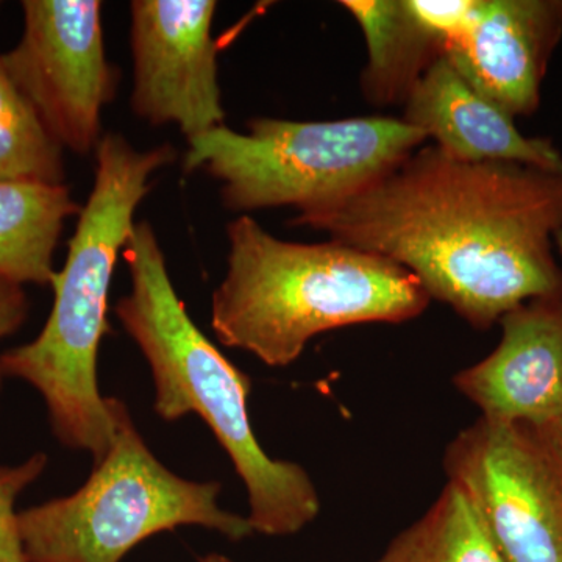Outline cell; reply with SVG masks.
Returning a JSON list of instances; mask_svg holds the SVG:
<instances>
[{
	"mask_svg": "<svg viewBox=\"0 0 562 562\" xmlns=\"http://www.w3.org/2000/svg\"><path fill=\"white\" fill-rule=\"evenodd\" d=\"M292 222L397 262L480 331L531 299L562 292L553 255L562 172L461 161L431 144Z\"/></svg>",
	"mask_w": 562,
	"mask_h": 562,
	"instance_id": "obj_1",
	"label": "cell"
},
{
	"mask_svg": "<svg viewBox=\"0 0 562 562\" xmlns=\"http://www.w3.org/2000/svg\"><path fill=\"white\" fill-rule=\"evenodd\" d=\"M94 154V184L77 216L65 266L52 281L49 319L32 342L0 355V369L32 384L46 402L58 441L87 450L98 464L109 452L124 405L102 397L98 383L99 349L111 330V280L151 177L171 165L177 151L169 144L138 150L120 133H105Z\"/></svg>",
	"mask_w": 562,
	"mask_h": 562,
	"instance_id": "obj_2",
	"label": "cell"
},
{
	"mask_svg": "<svg viewBox=\"0 0 562 562\" xmlns=\"http://www.w3.org/2000/svg\"><path fill=\"white\" fill-rule=\"evenodd\" d=\"M227 273L211 299L224 346L265 364L297 361L314 336L358 324L419 317L430 295L408 269L338 241H283L251 217L228 224Z\"/></svg>",
	"mask_w": 562,
	"mask_h": 562,
	"instance_id": "obj_3",
	"label": "cell"
},
{
	"mask_svg": "<svg viewBox=\"0 0 562 562\" xmlns=\"http://www.w3.org/2000/svg\"><path fill=\"white\" fill-rule=\"evenodd\" d=\"M132 290L116 303L117 319L138 344L155 382L162 420L198 414L228 453L246 484L255 532L292 536L316 520L321 498L312 476L291 461L273 460L255 438L247 408L251 382L203 335L180 301L149 222L133 228L122 250Z\"/></svg>",
	"mask_w": 562,
	"mask_h": 562,
	"instance_id": "obj_4",
	"label": "cell"
},
{
	"mask_svg": "<svg viewBox=\"0 0 562 562\" xmlns=\"http://www.w3.org/2000/svg\"><path fill=\"white\" fill-rule=\"evenodd\" d=\"M428 140L397 117L299 122L258 117L188 140L187 172L209 173L236 213L291 206L297 216L349 198Z\"/></svg>",
	"mask_w": 562,
	"mask_h": 562,
	"instance_id": "obj_5",
	"label": "cell"
},
{
	"mask_svg": "<svg viewBox=\"0 0 562 562\" xmlns=\"http://www.w3.org/2000/svg\"><path fill=\"white\" fill-rule=\"evenodd\" d=\"M221 484L180 479L147 449L125 405L109 452L68 497L18 514L29 562H121L161 531L199 525L232 541L254 535L247 517L217 503Z\"/></svg>",
	"mask_w": 562,
	"mask_h": 562,
	"instance_id": "obj_6",
	"label": "cell"
},
{
	"mask_svg": "<svg viewBox=\"0 0 562 562\" xmlns=\"http://www.w3.org/2000/svg\"><path fill=\"white\" fill-rule=\"evenodd\" d=\"M443 471L505 562H562V449L543 428L480 417L447 446Z\"/></svg>",
	"mask_w": 562,
	"mask_h": 562,
	"instance_id": "obj_7",
	"label": "cell"
},
{
	"mask_svg": "<svg viewBox=\"0 0 562 562\" xmlns=\"http://www.w3.org/2000/svg\"><path fill=\"white\" fill-rule=\"evenodd\" d=\"M24 32L3 68L63 149L88 155L102 139V111L116 91L105 55L102 2L25 0Z\"/></svg>",
	"mask_w": 562,
	"mask_h": 562,
	"instance_id": "obj_8",
	"label": "cell"
},
{
	"mask_svg": "<svg viewBox=\"0 0 562 562\" xmlns=\"http://www.w3.org/2000/svg\"><path fill=\"white\" fill-rule=\"evenodd\" d=\"M214 0H135L132 109L154 125L176 124L188 140L225 125Z\"/></svg>",
	"mask_w": 562,
	"mask_h": 562,
	"instance_id": "obj_9",
	"label": "cell"
},
{
	"mask_svg": "<svg viewBox=\"0 0 562 562\" xmlns=\"http://www.w3.org/2000/svg\"><path fill=\"white\" fill-rule=\"evenodd\" d=\"M490 357L458 372L453 384L482 417L546 428L562 414V292L506 313Z\"/></svg>",
	"mask_w": 562,
	"mask_h": 562,
	"instance_id": "obj_10",
	"label": "cell"
},
{
	"mask_svg": "<svg viewBox=\"0 0 562 562\" xmlns=\"http://www.w3.org/2000/svg\"><path fill=\"white\" fill-rule=\"evenodd\" d=\"M561 38L562 0H476L471 24L443 55L506 113L530 116Z\"/></svg>",
	"mask_w": 562,
	"mask_h": 562,
	"instance_id": "obj_11",
	"label": "cell"
},
{
	"mask_svg": "<svg viewBox=\"0 0 562 562\" xmlns=\"http://www.w3.org/2000/svg\"><path fill=\"white\" fill-rule=\"evenodd\" d=\"M405 106L402 120L457 160L517 162L562 172V154L552 140L525 136L512 114L476 91L446 55L414 85Z\"/></svg>",
	"mask_w": 562,
	"mask_h": 562,
	"instance_id": "obj_12",
	"label": "cell"
},
{
	"mask_svg": "<svg viewBox=\"0 0 562 562\" xmlns=\"http://www.w3.org/2000/svg\"><path fill=\"white\" fill-rule=\"evenodd\" d=\"M360 24L369 61L361 88L376 105L406 102L414 85L443 55V43L409 9L408 0H344Z\"/></svg>",
	"mask_w": 562,
	"mask_h": 562,
	"instance_id": "obj_13",
	"label": "cell"
},
{
	"mask_svg": "<svg viewBox=\"0 0 562 562\" xmlns=\"http://www.w3.org/2000/svg\"><path fill=\"white\" fill-rule=\"evenodd\" d=\"M80 211L65 183L0 181V277L52 286L58 239Z\"/></svg>",
	"mask_w": 562,
	"mask_h": 562,
	"instance_id": "obj_14",
	"label": "cell"
},
{
	"mask_svg": "<svg viewBox=\"0 0 562 562\" xmlns=\"http://www.w3.org/2000/svg\"><path fill=\"white\" fill-rule=\"evenodd\" d=\"M373 562H505L479 509L447 482L428 512L392 539Z\"/></svg>",
	"mask_w": 562,
	"mask_h": 562,
	"instance_id": "obj_15",
	"label": "cell"
},
{
	"mask_svg": "<svg viewBox=\"0 0 562 562\" xmlns=\"http://www.w3.org/2000/svg\"><path fill=\"white\" fill-rule=\"evenodd\" d=\"M65 183L63 147L0 61V181Z\"/></svg>",
	"mask_w": 562,
	"mask_h": 562,
	"instance_id": "obj_16",
	"label": "cell"
},
{
	"mask_svg": "<svg viewBox=\"0 0 562 562\" xmlns=\"http://www.w3.org/2000/svg\"><path fill=\"white\" fill-rule=\"evenodd\" d=\"M46 465V454L36 453L20 465L0 468V562H29L18 525L20 513L14 506L21 492L38 480Z\"/></svg>",
	"mask_w": 562,
	"mask_h": 562,
	"instance_id": "obj_17",
	"label": "cell"
},
{
	"mask_svg": "<svg viewBox=\"0 0 562 562\" xmlns=\"http://www.w3.org/2000/svg\"><path fill=\"white\" fill-rule=\"evenodd\" d=\"M408 5L414 16L442 41L446 49L471 24L476 0H408Z\"/></svg>",
	"mask_w": 562,
	"mask_h": 562,
	"instance_id": "obj_18",
	"label": "cell"
},
{
	"mask_svg": "<svg viewBox=\"0 0 562 562\" xmlns=\"http://www.w3.org/2000/svg\"><path fill=\"white\" fill-rule=\"evenodd\" d=\"M29 299L24 286L5 277H0V341L20 330L27 321ZM2 369H0V386H2Z\"/></svg>",
	"mask_w": 562,
	"mask_h": 562,
	"instance_id": "obj_19",
	"label": "cell"
},
{
	"mask_svg": "<svg viewBox=\"0 0 562 562\" xmlns=\"http://www.w3.org/2000/svg\"><path fill=\"white\" fill-rule=\"evenodd\" d=\"M547 432H549L550 436L560 443L562 449V414L560 417H558L557 420H553L552 424L547 425L546 428H543Z\"/></svg>",
	"mask_w": 562,
	"mask_h": 562,
	"instance_id": "obj_20",
	"label": "cell"
},
{
	"mask_svg": "<svg viewBox=\"0 0 562 562\" xmlns=\"http://www.w3.org/2000/svg\"><path fill=\"white\" fill-rule=\"evenodd\" d=\"M199 562H232L228 560L227 557H224V554H217V553H211L206 554V557L201 558Z\"/></svg>",
	"mask_w": 562,
	"mask_h": 562,
	"instance_id": "obj_21",
	"label": "cell"
},
{
	"mask_svg": "<svg viewBox=\"0 0 562 562\" xmlns=\"http://www.w3.org/2000/svg\"><path fill=\"white\" fill-rule=\"evenodd\" d=\"M553 243L557 244L558 250H560V254L562 255V224L560 225V228H558L557 233H554Z\"/></svg>",
	"mask_w": 562,
	"mask_h": 562,
	"instance_id": "obj_22",
	"label": "cell"
}]
</instances>
